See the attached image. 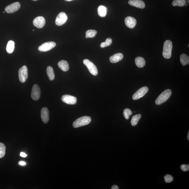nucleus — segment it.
Here are the masks:
<instances>
[{
	"label": "nucleus",
	"mask_w": 189,
	"mask_h": 189,
	"mask_svg": "<svg viewBox=\"0 0 189 189\" xmlns=\"http://www.w3.org/2000/svg\"><path fill=\"white\" fill-rule=\"evenodd\" d=\"M84 64L86 66L89 71L94 76L97 75L98 73V70L96 66L93 62L88 59H85L83 61Z\"/></svg>",
	"instance_id": "nucleus-4"
},
{
	"label": "nucleus",
	"mask_w": 189,
	"mask_h": 189,
	"mask_svg": "<svg viewBox=\"0 0 189 189\" xmlns=\"http://www.w3.org/2000/svg\"><path fill=\"white\" fill-rule=\"evenodd\" d=\"M56 44L54 42L50 41L44 43L38 48L40 52H47L56 47Z\"/></svg>",
	"instance_id": "nucleus-6"
},
{
	"label": "nucleus",
	"mask_w": 189,
	"mask_h": 189,
	"mask_svg": "<svg viewBox=\"0 0 189 189\" xmlns=\"http://www.w3.org/2000/svg\"><path fill=\"white\" fill-rule=\"evenodd\" d=\"M41 118L43 123L46 124L49 120V111L47 107H43L41 109Z\"/></svg>",
	"instance_id": "nucleus-13"
},
{
	"label": "nucleus",
	"mask_w": 189,
	"mask_h": 189,
	"mask_svg": "<svg viewBox=\"0 0 189 189\" xmlns=\"http://www.w3.org/2000/svg\"><path fill=\"white\" fill-rule=\"evenodd\" d=\"M14 47L15 43L12 40L8 41L7 46H6V51L8 53H12L14 51Z\"/></svg>",
	"instance_id": "nucleus-20"
},
{
	"label": "nucleus",
	"mask_w": 189,
	"mask_h": 189,
	"mask_svg": "<svg viewBox=\"0 0 189 189\" xmlns=\"http://www.w3.org/2000/svg\"><path fill=\"white\" fill-rule=\"evenodd\" d=\"M186 1L185 0H174L172 3V5L174 6H179L182 7L185 6Z\"/></svg>",
	"instance_id": "nucleus-24"
},
{
	"label": "nucleus",
	"mask_w": 189,
	"mask_h": 189,
	"mask_svg": "<svg viewBox=\"0 0 189 189\" xmlns=\"http://www.w3.org/2000/svg\"><path fill=\"white\" fill-rule=\"evenodd\" d=\"M180 61L182 65L185 66L189 65V56L185 54H182L180 56Z\"/></svg>",
	"instance_id": "nucleus-21"
},
{
	"label": "nucleus",
	"mask_w": 189,
	"mask_h": 189,
	"mask_svg": "<svg viewBox=\"0 0 189 189\" xmlns=\"http://www.w3.org/2000/svg\"><path fill=\"white\" fill-rule=\"evenodd\" d=\"M19 78L21 83H24L28 78L27 68L26 66H24L19 69L18 71Z\"/></svg>",
	"instance_id": "nucleus-5"
},
{
	"label": "nucleus",
	"mask_w": 189,
	"mask_h": 189,
	"mask_svg": "<svg viewBox=\"0 0 189 189\" xmlns=\"http://www.w3.org/2000/svg\"><path fill=\"white\" fill-rule=\"evenodd\" d=\"M125 23L127 27L133 28L135 27L137 24V21L133 17L129 16L125 18Z\"/></svg>",
	"instance_id": "nucleus-14"
},
{
	"label": "nucleus",
	"mask_w": 189,
	"mask_h": 189,
	"mask_svg": "<svg viewBox=\"0 0 189 189\" xmlns=\"http://www.w3.org/2000/svg\"><path fill=\"white\" fill-rule=\"evenodd\" d=\"M164 179L166 183H170L173 181V178L171 175H167L164 177Z\"/></svg>",
	"instance_id": "nucleus-29"
},
{
	"label": "nucleus",
	"mask_w": 189,
	"mask_h": 189,
	"mask_svg": "<svg viewBox=\"0 0 189 189\" xmlns=\"http://www.w3.org/2000/svg\"><path fill=\"white\" fill-rule=\"evenodd\" d=\"M61 100L63 102L67 104L72 105L75 104L77 101L75 97L69 94H65L63 95L61 98Z\"/></svg>",
	"instance_id": "nucleus-10"
},
{
	"label": "nucleus",
	"mask_w": 189,
	"mask_h": 189,
	"mask_svg": "<svg viewBox=\"0 0 189 189\" xmlns=\"http://www.w3.org/2000/svg\"><path fill=\"white\" fill-rule=\"evenodd\" d=\"M41 95V89L38 85L35 84L32 87L31 96L33 100H38Z\"/></svg>",
	"instance_id": "nucleus-8"
},
{
	"label": "nucleus",
	"mask_w": 189,
	"mask_h": 189,
	"mask_svg": "<svg viewBox=\"0 0 189 189\" xmlns=\"http://www.w3.org/2000/svg\"><path fill=\"white\" fill-rule=\"evenodd\" d=\"M19 164L22 166L25 165L26 164V162L23 161H21L19 162Z\"/></svg>",
	"instance_id": "nucleus-32"
},
{
	"label": "nucleus",
	"mask_w": 189,
	"mask_h": 189,
	"mask_svg": "<svg viewBox=\"0 0 189 189\" xmlns=\"http://www.w3.org/2000/svg\"><path fill=\"white\" fill-rule=\"evenodd\" d=\"M149 91L148 87H144L138 89L136 93L133 94V100L139 99L143 97Z\"/></svg>",
	"instance_id": "nucleus-7"
},
{
	"label": "nucleus",
	"mask_w": 189,
	"mask_h": 189,
	"mask_svg": "<svg viewBox=\"0 0 189 189\" xmlns=\"http://www.w3.org/2000/svg\"><path fill=\"white\" fill-rule=\"evenodd\" d=\"M33 1H38V0H33Z\"/></svg>",
	"instance_id": "nucleus-36"
},
{
	"label": "nucleus",
	"mask_w": 189,
	"mask_h": 189,
	"mask_svg": "<svg viewBox=\"0 0 189 189\" xmlns=\"http://www.w3.org/2000/svg\"><path fill=\"white\" fill-rule=\"evenodd\" d=\"M112 43V39L111 38H107L106 39L105 42L101 43L100 46L101 48H104L108 46L111 44Z\"/></svg>",
	"instance_id": "nucleus-28"
},
{
	"label": "nucleus",
	"mask_w": 189,
	"mask_h": 189,
	"mask_svg": "<svg viewBox=\"0 0 189 189\" xmlns=\"http://www.w3.org/2000/svg\"><path fill=\"white\" fill-rule=\"evenodd\" d=\"M128 3L129 5L138 8H144L146 6L144 2L142 0H130Z\"/></svg>",
	"instance_id": "nucleus-15"
},
{
	"label": "nucleus",
	"mask_w": 189,
	"mask_h": 189,
	"mask_svg": "<svg viewBox=\"0 0 189 189\" xmlns=\"http://www.w3.org/2000/svg\"><path fill=\"white\" fill-rule=\"evenodd\" d=\"M20 155L21 157H26L27 156V155L25 153L21 152V153Z\"/></svg>",
	"instance_id": "nucleus-31"
},
{
	"label": "nucleus",
	"mask_w": 189,
	"mask_h": 189,
	"mask_svg": "<svg viewBox=\"0 0 189 189\" xmlns=\"http://www.w3.org/2000/svg\"><path fill=\"white\" fill-rule=\"evenodd\" d=\"M20 7V4L18 2H16L6 6L5 10L6 12L11 14L18 11Z\"/></svg>",
	"instance_id": "nucleus-11"
},
{
	"label": "nucleus",
	"mask_w": 189,
	"mask_h": 189,
	"mask_svg": "<svg viewBox=\"0 0 189 189\" xmlns=\"http://www.w3.org/2000/svg\"><path fill=\"white\" fill-rule=\"evenodd\" d=\"M123 58V55L121 53L114 54L110 58V61L111 63H116L121 60Z\"/></svg>",
	"instance_id": "nucleus-16"
},
{
	"label": "nucleus",
	"mask_w": 189,
	"mask_h": 189,
	"mask_svg": "<svg viewBox=\"0 0 189 189\" xmlns=\"http://www.w3.org/2000/svg\"><path fill=\"white\" fill-rule=\"evenodd\" d=\"M6 147L3 143L0 142V158H3L5 155Z\"/></svg>",
	"instance_id": "nucleus-26"
},
{
	"label": "nucleus",
	"mask_w": 189,
	"mask_h": 189,
	"mask_svg": "<svg viewBox=\"0 0 189 189\" xmlns=\"http://www.w3.org/2000/svg\"><path fill=\"white\" fill-rule=\"evenodd\" d=\"M45 19L42 16L36 17L33 21V24L34 26L39 28H43L45 26Z\"/></svg>",
	"instance_id": "nucleus-12"
},
{
	"label": "nucleus",
	"mask_w": 189,
	"mask_h": 189,
	"mask_svg": "<svg viewBox=\"0 0 189 189\" xmlns=\"http://www.w3.org/2000/svg\"><path fill=\"white\" fill-rule=\"evenodd\" d=\"M171 94L172 91L170 89H167L162 92L156 100L155 104L158 105L162 104L168 99Z\"/></svg>",
	"instance_id": "nucleus-3"
},
{
	"label": "nucleus",
	"mask_w": 189,
	"mask_h": 189,
	"mask_svg": "<svg viewBox=\"0 0 189 189\" xmlns=\"http://www.w3.org/2000/svg\"><path fill=\"white\" fill-rule=\"evenodd\" d=\"M181 168L182 171L186 172L189 170V165L182 164L181 166Z\"/></svg>",
	"instance_id": "nucleus-30"
},
{
	"label": "nucleus",
	"mask_w": 189,
	"mask_h": 189,
	"mask_svg": "<svg viewBox=\"0 0 189 189\" xmlns=\"http://www.w3.org/2000/svg\"><path fill=\"white\" fill-rule=\"evenodd\" d=\"M135 62L137 66L139 68H143L146 65V62L144 58L141 57H138L135 59Z\"/></svg>",
	"instance_id": "nucleus-18"
},
{
	"label": "nucleus",
	"mask_w": 189,
	"mask_h": 189,
	"mask_svg": "<svg viewBox=\"0 0 189 189\" xmlns=\"http://www.w3.org/2000/svg\"><path fill=\"white\" fill-rule=\"evenodd\" d=\"M58 66L59 68L64 72H67L69 69V65L67 61L61 60L58 62Z\"/></svg>",
	"instance_id": "nucleus-17"
},
{
	"label": "nucleus",
	"mask_w": 189,
	"mask_h": 189,
	"mask_svg": "<svg viewBox=\"0 0 189 189\" xmlns=\"http://www.w3.org/2000/svg\"><path fill=\"white\" fill-rule=\"evenodd\" d=\"M68 17L66 13L61 12L57 16L56 20V24L57 25L60 26L65 24L67 20Z\"/></svg>",
	"instance_id": "nucleus-9"
},
{
	"label": "nucleus",
	"mask_w": 189,
	"mask_h": 189,
	"mask_svg": "<svg viewBox=\"0 0 189 189\" xmlns=\"http://www.w3.org/2000/svg\"><path fill=\"white\" fill-rule=\"evenodd\" d=\"M133 112L131 110L128 108H126L123 111V115L126 120H128L130 116L132 115Z\"/></svg>",
	"instance_id": "nucleus-27"
},
{
	"label": "nucleus",
	"mask_w": 189,
	"mask_h": 189,
	"mask_svg": "<svg viewBox=\"0 0 189 189\" xmlns=\"http://www.w3.org/2000/svg\"><path fill=\"white\" fill-rule=\"evenodd\" d=\"M172 41L170 40H167L165 42L162 52V55L164 58L169 59L171 58L172 56Z\"/></svg>",
	"instance_id": "nucleus-1"
},
{
	"label": "nucleus",
	"mask_w": 189,
	"mask_h": 189,
	"mask_svg": "<svg viewBox=\"0 0 189 189\" xmlns=\"http://www.w3.org/2000/svg\"><path fill=\"white\" fill-rule=\"evenodd\" d=\"M107 12V8L105 6L100 5L98 7V12L99 16L104 17L106 16Z\"/></svg>",
	"instance_id": "nucleus-19"
},
{
	"label": "nucleus",
	"mask_w": 189,
	"mask_h": 189,
	"mask_svg": "<svg viewBox=\"0 0 189 189\" xmlns=\"http://www.w3.org/2000/svg\"><path fill=\"white\" fill-rule=\"evenodd\" d=\"M187 139L189 140V131H188V133Z\"/></svg>",
	"instance_id": "nucleus-34"
},
{
	"label": "nucleus",
	"mask_w": 189,
	"mask_h": 189,
	"mask_svg": "<svg viewBox=\"0 0 189 189\" xmlns=\"http://www.w3.org/2000/svg\"><path fill=\"white\" fill-rule=\"evenodd\" d=\"M47 73L48 78L50 81H53L54 80L55 78V74L53 68L49 66L47 68Z\"/></svg>",
	"instance_id": "nucleus-22"
},
{
	"label": "nucleus",
	"mask_w": 189,
	"mask_h": 189,
	"mask_svg": "<svg viewBox=\"0 0 189 189\" xmlns=\"http://www.w3.org/2000/svg\"><path fill=\"white\" fill-rule=\"evenodd\" d=\"M111 189H118L119 187L118 186L116 185H114L112 187Z\"/></svg>",
	"instance_id": "nucleus-33"
},
{
	"label": "nucleus",
	"mask_w": 189,
	"mask_h": 189,
	"mask_svg": "<svg viewBox=\"0 0 189 189\" xmlns=\"http://www.w3.org/2000/svg\"><path fill=\"white\" fill-rule=\"evenodd\" d=\"M97 34V31L96 30H88L85 33V37L86 38H93Z\"/></svg>",
	"instance_id": "nucleus-25"
},
{
	"label": "nucleus",
	"mask_w": 189,
	"mask_h": 189,
	"mask_svg": "<svg viewBox=\"0 0 189 189\" xmlns=\"http://www.w3.org/2000/svg\"><path fill=\"white\" fill-rule=\"evenodd\" d=\"M141 115L140 114H137V115L133 116L131 121L132 126H136L140 119L141 118Z\"/></svg>",
	"instance_id": "nucleus-23"
},
{
	"label": "nucleus",
	"mask_w": 189,
	"mask_h": 189,
	"mask_svg": "<svg viewBox=\"0 0 189 189\" xmlns=\"http://www.w3.org/2000/svg\"><path fill=\"white\" fill-rule=\"evenodd\" d=\"M65 1H68V2H69V1H73V0H65Z\"/></svg>",
	"instance_id": "nucleus-35"
},
{
	"label": "nucleus",
	"mask_w": 189,
	"mask_h": 189,
	"mask_svg": "<svg viewBox=\"0 0 189 189\" xmlns=\"http://www.w3.org/2000/svg\"><path fill=\"white\" fill-rule=\"evenodd\" d=\"M91 118L89 116H84L79 118L73 123V127L74 128H78L88 124L91 122Z\"/></svg>",
	"instance_id": "nucleus-2"
},
{
	"label": "nucleus",
	"mask_w": 189,
	"mask_h": 189,
	"mask_svg": "<svg viewBox=\"0 0 189 189\" xmlns=\"http://www.w3.org/2000/svg\"><path fill=\"white\" fill-rule=\"evenodd\" d=\"M3 13H4V12H3Z\"/></svg>",
	"instance_id": "nucleus-37"
}]
</instances>
